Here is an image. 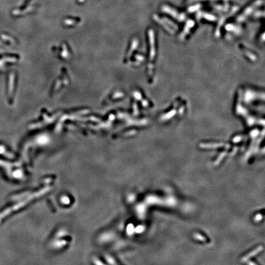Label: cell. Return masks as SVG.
<instances>
[{
	"instance_id": "1",
	"label": "cell",
	"mask_w": 265,
	"mask_h": 265,
	"mask_svg": "<svg viewBox=\"0 0 265 265\" xmlns=\"http://www.w3.org/2000/svg\"><path fill=\"white\" fill-rule=\"evenodd\" d=\"M263 247L262 246H260V247H257V249H256L255 250H254L253 251H252V252H250V253H249V254H247L245 257H243V258H242V261H245V260H247L249 259L250 257H252L255 256V255H257V253H258L259 252H260L263 250Z\"/></svg>"
},
{
	"instance_id": "2",
	"label": "cell",
	"mask_w": 265,
	"mask_h": 265,
	"mask_svg": "<svg viewBox=\"0 0 265 265\" xmlns=\"http://www.w3.org/2000/svg\"><path fill=\"white\" fill-rule=\"evenodd\" d=\"M194 238H195V239H197V240H198L200 241H205V240H206L204 237H203L202 235H201L200 234H198V233L194 234Z\"/></svg>"
},
{
	"instance_id": "3",
	"label": "cell",
	"mask_w": 265,
	"mask_h": 265,
	"mask_svg": "<svg viewBox=\"0 0 265 265\" xmlns=\"http://www.w3.org/2000/svg\"><path fill=\"white\" fill-rule=\"evenodd\" d=\"M262 218H263V217L261 214H258V215H257V216H255L254 220L256 221H260L262 219Z\"/></svg>"
},
{
	"instance_id": "4",
	"label": "cell",
	"mask_w": 265,
	"mask_h": 265,
	"mask_svg": "<svg viewBox=\"0 0 265 265\" xmlns=\"http://www.w3.org/2000/svg\"><path fill=\"white\" fill-rule=\"evenodd\" d=\"M248 264H249V265H256V264H255V263H253V262H252V261H250V262H249Z\"/></svg>"
}]
</instances>
